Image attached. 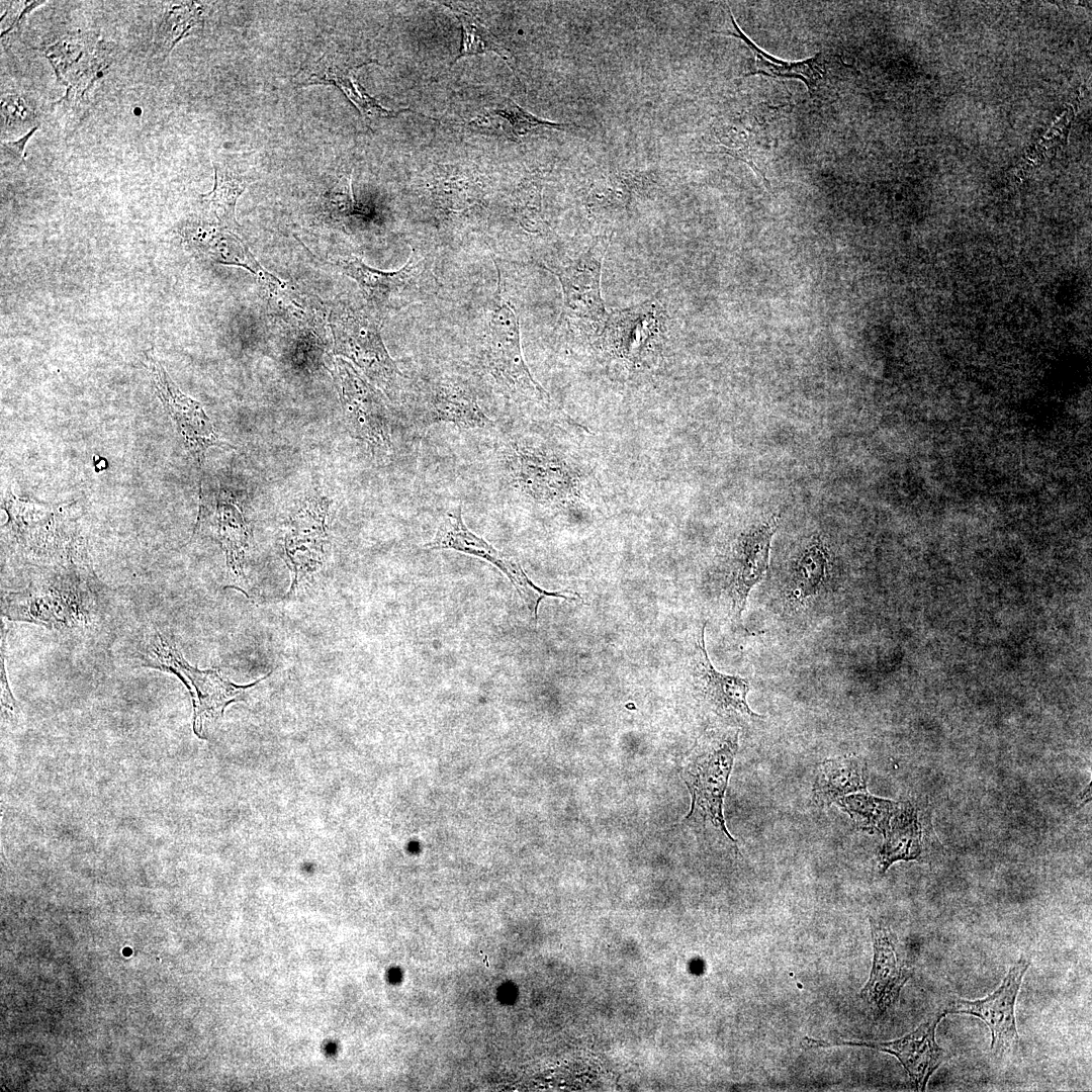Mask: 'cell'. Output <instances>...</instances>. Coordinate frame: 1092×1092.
Segmentation results:
<instances>
[{"mask_svg": "<svg viewBox=\"0 0 1092 1092\" xmlns=\"http://www.w3.org/2000/svg\"><path fill=\"white\" fill-rule=\"evenodd\" d=\"M705 627L706 623L703 624L697 640L694 664V677L704 699L720 715L748 719L761 718L748 706L747 695L750 690L748 679L722 673L712 664L705 645Z\"/></svg>", "mask_w": 1092, "mask_h": 1092, "instance_id": "22", "label": "cell"}, {"mask_svg": "<svg viewBox=\"0 0 1092 1092\" xmlns=\"http://www.w3.org/2000/svg\"><path fill=\"white\" fill-rule=\"evenodd\" d=\"M612 235L598 237L577 258L557 268L545 267L554 274L562 289L563 306L558 325L566 331L599 338L609 312L602 296L603 262Z\"/></svg>", "mask_w": 1092, "mask_h": 1092, "instance_id": "6", "label": "cell"}, {"mask_svg": "<svg viewBox=\"0 0 1092 1092\" xmlns=\"http://www.w3.org/2000/svg\"><path fill=\"white\" fill-rule=\"evenodd\" d=\"M98 40L95 31L77 30L66 33L43 49V55L60 83L65 85L69 77L92 55Z\"/></svg>", "mask_w": 1092, "mask_h": 1092, "instance_id": "30", "label": "cell"}, {"mask_svg": "<svg viewBox=\"0 0 1092 1092\" xmlns=\"http://www.w3.org/2000/svg\"><path fill=\"white\" fill-rule=\"evenodd\" d=\"M476 359L480 370L509 400L552 408L549 393L533 377L526 364L519 318L511 303L503 297L499 281L486 314Z\"/></svg>", "mask_w": 1092, "mask_h": 1092, "instance_id": "1", "label": "cell"}, {"mask_svg": "<svg viewBox=\"0 0 1092 1092\" xmlns=\"http://www.w3.org/2000/svg\"><path fill=\"white\" fill-rule=\"evenodd\" d=\"M420 411L424 427L452 424L463 429H486L494 425L468 382L452 375L435 377L425 385Z\"/></svg>", "mask_w": 1092, "mask_h": 1092, "instance_id": "19", "label": "cell"}, {"mask_svg": "<svg viewBox=\"0 0 1092 1092\" xmlns=\"http://www.w3.org/2000/svg\"><path fill=\"white\" fill-rule=\"evenodd\" d=\"M2 132L7 130H25L39 125L36 106L27 96L10 92L3 94L0 101Z\"/></svg>", "mask_w": 1092, "mask_h": 1092, "instance_id": "35", "label": "cell"}, {"mask_svg": "<svg viewBox=\"0 0 1092 1092\" xmlns=\"http://www.w3.org/2000/svg\"><path fill=\"white\" fill-rule=\"evenodd\" d=\"M430 550H454L480 558L502 571L517 589L520 598L533 614L535 622L538 608L546 597L560 598L567 601H579L571 592H548L536 585L526 574L520 562L498 551L480 536L470 531L462 518V509L458 505L449 510L441 522L435 536L425 544Z\"/></svg>", "mask_w": 1092, "mask_h": 1092, "instance_id": "8", "label": "cell"}, {"mask_svg": "<svg viewBox=\"0 0 1092 1092\" xmlns=\"http://www.w3.org/2000/svg\"><path fill=\"white\" fill-rule=\"evenodd\" d=\"M215 527L217 539L221 543L226 557L229 585L247 594L244 564L248 548L249 529L242 512L230 498L222 497L218 502Z\"/></svg>", "mask_w": 1092, "mask_h": 1092, "instance_id": "24", "label": "cell"}, {"mask_svg": "<svg viewBox=\"0 0 1092 1092\" xmlns=\"http://www.w3.org/2000/svg\"><path fill=\"white\" fill-rule=\"evenodd\" d=\"M829 551L826 543L815 536L794 556L787 577L784 595L787 603L802 608L816 597L827 580Z\"/></svg>", "mask_w": 1092, "mask_h": 1092, "instance_id": "23", "label": "cell"}, {"mask_svg": "<svg viewBox=\"0 0 1092 1092\" xmlns=\"http://www.w3.org/2000/svg\"><path fill=\"white\" fill-rule=\"evenodd\" d=\"M867 764L854 755L824 760L818 769L813 794L820 806H829L839 798L867 788Z\"/></svg>", "mask_w": 1092, "mask_h": 1092, "instance_id": "27", "label": "cell"}, {"mask_svg": "<svg viewBox=\"0 0 1092 1092\" xmlns=\"http://www.w3.org/2000/svg\"><path fill=\"white\" fill-rule=\"evenodd\" d=\"M738 749V732L728 731L708 738L684 770L692 796L687 819L700 812L732 842L723 816V800Z\"/></svg>", "mask_w": 1092, "mask_h": 1092, "instance_id": "7", "label": "cell"}, {"mask_svg": "<svg viewBox=\"0 0 1092 1092\" xmlns=\"http://www.w3.org/2000/svg\"><path fill=\"white\" fill-rule=\"evenodd\" d=\"M778 108L759 104L750 109L721 113L711 123L706 141L711 152L726 154L747 164L769 189L760 164L774 145L772 113Z\"/></svg>", "mask_w": 1092, "mask_h": 1092, "instance_id": "12", "label": "cell"}, {"mask_svg": "<svg viewBox=\"0 0 1092 1092\" xmlns=\"http://www.w3.org/2000/svg\"><path fill=\"white\" fill-rule=\"evenodd\" d=\"M250 273L257 278L270 310L277 317L292 328L302 330L314 325V307L299 290L266 271L259 262Z\"/></svg>", "mask_w": 1092, "mask_h": 1092, "instance_id": "25", "label": "cell"}, {"mask_svg": "<svg viewBox=\"0 0 1092 1092\" xmlns=\"http://www.w3.org/2000/svg\"><path fill=\"white\" fill-rule=\"evenodd\" d=\"M667 311L657 296L609 312L598 343L614 357L639 365L660 349L667 331Z\"/></svg>", "mask_w": 1092, "mask_h": 1092, "instance_id": "10", "label": "cell"}, {"mask_svg": "<svg viewBox=\"0 0 1092 1092\" xmlns=\"http://www.w3.org/2000/svg\"><path fill=\"white\" fill-rule=\"evenodd\" d=\"M836 803L849 815L853 825L869 833L885 834L901 805L867 794L839 798Z\"/></svg>", "mask_w": 1092, "mask_h": 1092, "instance_id": "31", "label": "cell"}, {"mask_svg": "<svg viewBox=\"0 0 1092 1092\" xmlns=\"http://www.w3.org/2000/svg\"><path fill=\"white\" fill-rule=\"evenodd\" d=\"M146 356L156 394L174 421L185 448L200 469L207 449L213 446H231L219 439L200 402L180 390L153 351L149 350Z\"/></svg>", "mask_w": 1092, "mask_h": 1092, "instance_id": "15", "label": "cell"}, {"mask_svg": "<svg viewBox=\"0 0 1092 1092\" xmlns=\"http://www.w3.org/2000/svg\"><path fill=\"white\" fill-rule=\"evenodd\" d=\"M732 27L728 30L713 31L718 34L731 35L739 38L750 50V60L747 72L743 77L751 75H763L776 78L799 79L805 83L810 96L818 97L827 89L841 80L842 69L845 65L842 60L833 55L817 54L816 56L799 62H787L777 59L760 50L741 30L729 10Z\"/></svg>", "mask_w": 1092, "mask_h": 1092, "instance_id": "18", "label": "cell"}, {"mask_svg": "<svg viewBox=\"0 0 1092 1092\" xmlns=\"http://www.w3.org/2000/svg\"><path fill=\"white\" fill-rule=\"evenodd\" d=\"M327 208L337 216H348L359 211L353 195L352 178L343 177L327 194Z\"/></svg>", "mask_w": 1092, "mask_h": 1092, "instance_id": "36", "label": "cell"}, {"mask_svg": "<svg viewBox=\"0 0 1092 1092\" xmlns=\"http://www.w3.org/2000/svg\"><path fill=\"white\" fill-rule=\"evenodd\" d=\"M1 701L2 706L5 708V710H9L12 714L15 713L17 706L10 691L6 676L3 648L1 650Z\"/></svg>", "mask_w": 1092, "mask_h": 1092, "instance_id": "38", "label": "cell"}, {"mask_svg": "<svg viewBox=\"0 0 1092 1092\" xmlns=\"http://www.w3.org/2000/svg\"><path fill=\"white\" fill-rule=\"evenodd\" d=\"M379 321L367 304L352 300L335 302L329 314L335 354L352 361L374 386L394 398L403 375L385 348Z\"/></svg>", "mask_w": 1092, "mask_h": 1092, "instance_id": "4", "label": "cell"}, {"mask_svg": "<svg viewBox=\"0 0 1092 1092\" xmlns=\"http://www.w3.org/2000/svg\"><path fill=\"white\" fill-rule=\"evenodd\" d=\"M214 185L211 191L201 194L204 215L220 226L238 233L236 204L251 182L247 175L223 161H213Z\"/></svg>", "mask_w": 1092, "mask_h": 1092, "instance_id": "26", "label": "cell"}, {"mask_svg": "<svg viewBox=\"0 0 1092 1092\" xmlns=\"http://www.w3.org/2000/svg\"><path fill=\"white\" fill-rule=\"evenodd\" d=\"M450 10L455 14L462 26V42L458 56L455 58L454 65L459 59L465 56H473L485 54L491 52L502 58L511 70L518 76V69L516 61L511 52L502 46V43L495 38V36L484 26V24L477 18L455 6H449Z\"/></svg>", "mask_w": 1092, "mask_h": 1092, "instance_id": "32", "label": "cell"}, {"mask_svg": "<svg viewBox=\"0 0 1092 1092\" xmlns=\"http://www.w3.org/2000/svg\"><path fill=\"white\" fill-rule=\"evenodd\" d=\"M95 598L88 580L76 570L49 573L19 592L3 593L2 614L51 629L73 628L90 621Z\"/></svg>", "mask_w": 1092, "mask_h": 1092, "instance_id": "2", "label": "cell"}, {"mask_svg": "<svg viewBox=\"0 0 1092 1092\" xmlns=\"http://www.w3.org/2000/svg\"><path fill=\"white\" fill-rule=\"evenodd\" d=\"M333 376L351 435L367 444L374 456H386L392 442L384 396L343 358L336 359Z\"/></svg>", "mask_w": 1092, "mask_h": 1092, "instance_id": "9", "label": "cell"}, {"mask_svg": "<svg viewBox=\"0 0 1092 1092\" xmlns=\"http://www.w3.org/2000/svg\"><path fill=\"white\" fill-rule=\"evenodd\" d=\"M335 264L358 284L366 304L379 320L427 300L439 290L432 260L420 249H412L405 264L396 271L374 269L354 255L341 257Z\"/></svg>", "mask_w": 1092, "mask_h": 1092, "instance_id": "5", "label": "cell"}, {"mask_svg": "<svg viewBox=\"0 0 1092 1092\" xmlns=\"http://www.w3.org/2000/svg\"><path fill=\"white\" fill-rule=\"evenodd\" d=\"M203 26L202 6L196 2L167 3L155 34V52L165 60L184 37Z\"/></svg>", "mask_w": 1092, "mask_h": 1092, "instance_id": "29", "label": "cell"}, {"mask_svg": "<svg viewBox=\"0 0 1092 1092\" xmlns=\"http://www.w3.org/2000/svg\"><path fill=\"white\" fill-rule=\"evenodd\" d=\"M480 117L487 119L498 118L503 120L504 125L502 126V128L506 132L508 138L513 141H518L520 138L526 135L530 131L540 127L559 130H567L573 127H577L573 126L572 124L559 123L541 119L521 107L510 97H503L500 103H498L491 109H488L486 113H484Z\"/></svg>", "mask_w": 1092, "mask_h": 1092, "instance_id": "33", "label": "cell"}, {"mask_svg": "<svg viewBox=\"0 0 1092 1092\" xmlns=\"http://www.w3.org/2000/svg\"><path fill=\"white\" fill-rule=\"evenodd\" d=\"M507 458L510 480L517 489L544 503H558L569 496L572 478L559 459L516 444Z\"/></svg>", "mask_w": 1092, "mask_h": 1092, "instance_id": "21", "label": "cell"}, {"mask_svg": "<svg viewBox=\"0 0 1092 1092\" xmlns=\"http://www.w3.org/2000/svg\"><path fill=\"white\" fill-rule=\"evenodd\" d=\"M870 923L873 966L859 996L876 1015H884L898 1004L901 990L912 976V968L890 927L874 918H870Z\"/></svg>", "mask_w": 1092, "mask_h": 1092, "instance_id": "17", "label": "cell"}, {"mask_svg": "<svg viewBox=\"0 0 1092 1092\" xmlns=\"http://www.w3.org/2000/svg\"><path fill=\"white\" fill-rule=\"evenodd\" d=\"M329 503L311 494L288 521L284 538L287 564L292 573L289 596L302 594L321 573L328 544Z\"/></svg>", "mask_w": 1092, "mask_h": 1092, "instance_id": "11", "label": "cell"}, {"mask_svg": "<svg viewBox=\"0 0 1092 1092\" xmlns=\"http://www.w3.org/2000/svg\"><path fill=\"white\" fill-rule=\"evenodd\" d=\"M372 63L377 62L368 60L356 63L345 54L330 50L316 60L303 64L294 74L293 82L296 86L334 84L347 96L360 113L367 117L396 116L398 113L408 110V108H403L395 111L385 108L357 82L356 71Z\"/></svg>", "mask_w": 1092, "mask_h": 1092, "instance_id": "20", "label": "cell"}, {"mask_svg": "<svg viewBox=\"0 0 1092 1092\" xmlns=\"http://www.w3.org/2000/svg\"><path fill=\"white\" fill-rule=\"evenodd\" d=\"M880 852V870L885 873L898 860L918 859L926 845L917 811L911 806H901L891 821Z\"/></svg>", "mask_w": 1092, "mask_h": 1092, "instance_id": "28", "label": "cell"}, {"mask_svg": "<svg viewBox=\"0 0 1092 1092\" xmlns=\"http://www.w3.org/2000/svg\"><path fill=\"white\" fill-rule=\"evenodd\" d=\"M946 1015L944 1009L933 1012L913 1031L892 1041H846L837 1039L828 1042L805 1036L801 1044L804 1049L834 1045L863 1046L891 1054L904 1067L915 1089L925 1091L931 1075L948 1059L946 1052L939 1046L935 1039L936 1027Z\"/></svg>", "mask_w": 1092, "mask_h": 1092, "instance_id": "13", "label": "cell"}, {"mask_svg": "<svg viewBox=\"0 0 1092 1092\" xmlns=\"http://www.w3.org/2000/svg\"><path fill=\"white\" fill-rule=\"evenodd\" d=\"M38 127H39V125L33 127L29 131H27L24 135H22L21 138H18L17 140L10 141V142H2L1 143V156H2V158L8 159L9 161H11L13 163L25 164V146L28 143V141L30 140V138L33 135V133L38 129Z\"/></svg>", "mask_w": 1092, "mask_h": 1092, "instance_id": "37", "label": "cell"}, {"mask_svg": "<svg viewBox=\"0 0 1092 1092\" xmlns=\"http://www.w3.org/2000/svg\"><path fill=\"white\" fill-rule=\"evenodd\" d=\"M142 665L176 674L188 688L194 709V731L198 736L206 726L219 719L224 708L242 699L246 690L257 685L239 686L222 677L217 670H201L190 665L179 652L173 638L157 627L148 629L138 646Z\"/></svg>", "mask_w": 1092, "mask_h": 1092, "instance_id": "3", "label": "cell"}, {"mask_svg": "<svg viewBox=\"0 0 1092 1092\" xmlns=\"http://www.w3.org/2000/svg\"><path fill=\"white\" fill-rule=\"evenodd\" d=\"M44 3H46V1H22V2H20V9H19V13H18L16 19L11 23V25L6 30L2 31L1 36L3 37L4 35L9 33L10 31H12L13 29L17 28L19 26V24L23 21V19L26 17V15H28L33 9H35L36 7H38V6H40V5L44 4Z\"/></svg>", "mask_w": 1092, "mask_h": 1092, "instance_id": "39", "label": "cell"}, {"mask_svg": "<svg viewBox=\"0 0 1092 1092\" xmlns=\"http://www.w3.org/2000/svg\"><path fill=\"white\" fill-rule=\"evenodd\" d=\"M631 179L623 175H609L596 182L586 197L589 214L605 216L623 210L631 199Z\"/></svg>", "mask_w": 1092, "mask_h": 1092, "instance_id": "34", "label": "cell"}, {"mask_svg": "<svg viewBox=\"0 0 1092 1092\" xmlns=\"http://www.w3.org/2000/svg\"><path fill=\"white\" fill-rule=\"evenodd\" d=\"M1030 960L1021 957L1008 971L1001 985L983 999L969 1001L957 999L944 1010L954 1014H970L982 1019L991 1032V1050L997 1058H1003L1019 1045L1015 1019V1003L1023 977Z\"/></svg>", "mask_w": 1092, "mask_h": 1092, "instance_id": "14", "label": "cell"}, {"mask_svg": "<svg viewBox=\"0 0 1092 1092\" xmlns=\"http://www.w3.org/2000/svg\"><path fill=\"white\" fill-rule=\"evenodd\" d=\"M779 522L780 515L775 514L751 525L740 533L733 545L726 593L738 624H741L751 589L768 569L771 540Z\"/></svg>", "mask_w": 1092, "mask_h": 1092, "instance_id": "16", "label": "cell"}]
</instances>
